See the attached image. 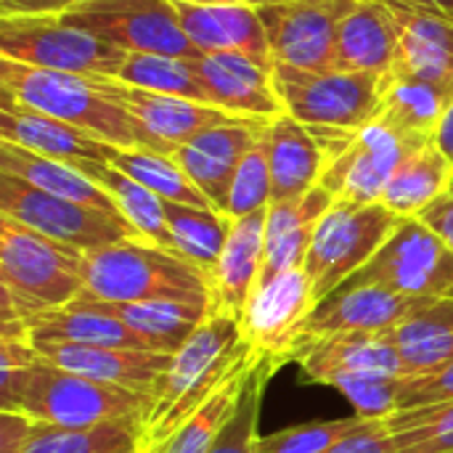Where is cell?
Here are the masks:
<instances>
[{
	"instance_id": "obj_1",
	"label": "cell",
	"mask_w": 453,
	"mask_h": 453,
	"mask_svg": "<svg viewBox=\"0 0 453 453\" xmlns=\"http://www.w3.org/2000/svg\"><path fill=\"white\" fill-rule=\"evenodd\" d=\"M151 395L104 385L48 364L27 340H0V411L24 414L53 427H93L143 419Z\"/></svg>"
},
{
	"instance_id": "obj_2",
	"label": "cell",
	"mask_w": 453,
	"mask_h": 453,
	"mask_svg": "<svg viewBox=\"0 0 453 453\" xmlns=\"http://www.w3.org/2000/svg\"><path fill=\"white\" fill-rule=\"evenodd\" d=\"M82 263V250L0 215L3 337L27 340V319L69 305L85 289Z\"/></svg>"
},
{
	"instance_id": "obj_3",
	"label": "cell",
	"mask_w": 453,
	"mask_h": 453,
	"mask_svg": "<svg viewBox=\"0 0 453 453\" xmlns=\"http://www.w3.org/2000/svg\"><path fill=\"white\" fill-rule=\"evenodd\" d=\"M247 350L250 345L244 342L242 321L236 316L210 313L186 345L173 353L167 372L151 390V409L143 422V449L157 446L196 414Z\"/></svg>"
},
{
	"instance_id": "obj_4",
	"label": "cell",
	"mask_w": 453,
	"mask_h": 453,
	"mask_svg": "<svg viewBox=\"0 0 453 453\" xmlns=\"http://www.w3.org/2000/svg\"><path fill=\"white\" fill-rule=\"evenodd\" d=\"M0 93L109 141L117 149H149L165 154L143 125L106 93L104 77L37 69L0 56Z\"/></svg>"
},
{
	"instance_id": "obj_5",
	"label": "cell",
	"mask_w": 453,
	"mask_h": 453,
	"mask_svg": "<svg viewBox=\"0 0 453 453\" xmlns=\"http://www.w3.org/2000/svg\"><path fill=\"white\" fill-rule=\"evenodd\" d=\"M85 295L104 303H212V276L178 252L130 239L85 252Z\"/></svg>"
},
{
	"instance_id": "obj_6",
	"label": "cell",
	"mask_w": 453,
	"mask_h": 453,
	"mask_svg": "<svg viewBox=\"0 0 453 453\" xmlns=\"http://www.w3.org/2000/svg\"><path fill=\"white\" fill-rule=\"evenodd\" d=\"M308 130L316 135L326 159L319 183L334 199L350 204L380 202L401 162L414 149L433 143L395 127L382 117H374L358 130H332V127H308Z\"/></svg>"
},
{
	"instance_id": "obj_7",
	"label": "cell",
	"mask_w": 453,
	"mask_h": 453,
	"mask_svg": "<svg viewBox=\"0 0 453 453\" xmlns=\"http://www.w3.org/2000/svg\"><path fill=\"white\" fill-rule=\"evenodd\" d=\"M401 220L403 218H398L382 202L350 204L334 199L329 212L321 218L303 263L316 303L356 276L380 252Z\"/></svg>"
},
{
	"instance_id": "obj_8",
	"label": "cell",
	"mask_w": 453,
	"mask_h": 453,
	"mask_svg": "<svg viewBox=\"0 0 453 453\" xmlns=\"http://www.w3.org/2000/svg\"><path fill=\"white\" fill-rule=\"evenodd\" d=\"M0 56L53 72L114 77L127 50L74 29L58 13L0 16Z\"/></svg>"
},
{
	"instance_id": "obj_9",
	"label": "cell",
	"mask_w": 453,
	"mask_h": 453,
	"mask_svg": "<svg viewBox=\"0 0 453 453\" xmlns=\"http://www.w3.org/2000/svg\"><path fill=\"white\" fill-rule=\"evenodd\" d=\"M284 111L305 127L358 130L377 117L382 77L369 72H308L273 64Z\"/></svg>"
},
{
	"instance_id": "obj_10",
	"label": "cell",
	"mask_w": 453,
	"mask_h": 453,
	"mask_svg": "<svg viewBox=\"0 0 453 453\" xmlns=\"http://www.w3.org/2000/svg\"><path fill=\"white\" fill-rule=\"evenodd\" d=\"M58 16L64 24L90 32L127 53H159L188 61L204 56L186 37L173 0H88Z\"/></svg>"
},
{
	"instance_id": "obj_11",
	"label": "cell",
	"mask_w": 453,
	"mask_h": 453,
	"mask_svg": "<svg viewBox=\"0 0 453 453\" xmlns=\"http://www.w3.org/2000/svg\"><path fill=\"white\" fill-rule=\"evenodd\" d=\"M0 215L13 218L56 242L93 252L130 239H143L122 215L45 194L16 175L0 173Z\"/></svg>"
},
{
	"instance_id": "obj_12",
	"label": "cell",
	"mask_w": 453,
	"mask_h": 453,
	"mask_svg": "<svg viewBox=\"0 0 453 453\" xmlns=\"http://www.w3.org/2000/svg\"><path fill=\"white\" fill-rule=\"evenodd\" d=\"M342 287H382L409 297H453V252L419 218H403L380 252Z\"/></svg>"
},
{
	"instance_id": "obj_13",
	"label": "cell",
	"mask_w": 453,
	"mask_h": 453,
	"mask_svg": "<svg viewBox=\"0 0 453 453\" xmlns=\"http://www.w3.org/2000/svg\"><path fill=\"white\" fill-rule=\"evenodd\" d=\"M358 0H273L260 5L273 64L308 72L334 69L337 32Z\"/></svg>"
},
{
	"instance_id": "obj_14",
	"label": "cell",
	"mask_w": 453,
	"mask_h": 453,
	"mask_svg": "<svg viewBox=\"0 0 453 453\" xmlns=\"http://www.w3.org/2000/svg\"><path fill=\"white\" fill-rule=\"evenodd\" d=\"M287 361H295L308 382L326 385V388H332V382L342 377H361V374L406 377L390 329L340 332V334L305 340L289 350Z\"/></svg>"
},
{
	"instance_id": "obj_15",
	"label": "cell",
	"mask_w": 453,
	"mask_h": 453,
	"mask_svg": "<svg viewBox=\"0 0 453 453\" xmlns=\"http://www.w3.org/2000/svg\"><path fill=\"white\" fill-rule=\"evenodd\" d=\"M433 297H409L382 287H340L329 297L319 300L313 311L300 321L295 345L340 332H382L406 321ZM289 348V350H292ZM289 356V353H287Z\"/></svg>"
},
{
	"instance_id": "obj_16",
	"label": "cell",
	"mask_w": 453,
	"mask_h": 453,
	"mask_svg": "<svg viewBox=\"0 0 453 453\" xmlns=\"http://www.w3.org/2000/svg\"><path fill=\"white\" fill-rule=\"evenodd\" d=\"M316 297L305 268H292L260 284L242 316V334L250 348L287 364L300 321L313 311Z\"/></svg>"
},
{
	"instance_id": "obj_17",
	"label": "cell",
	"mask_w": 453,
	"mask_h": 453,
	"mask_svg": "<svg viewBox=\"0 0 453 453\" xmlns=\"http://www.w3.org/2000/svg\"><path fill=\"white\" fill-rule=\"evenodd\" d=\"M194 66L212 106L244 119H273L284 114L273 64L255 61L244 53H204Z\"/></svg>"
},
{
	"instance_id": "obj_18",
	"label": "cell",
	"mask_w": 453,
	"mask_h": 453,
	"mask_svg": "<svg viewBox=\"0 0 453 453\" xmlns=\"http://www.w3.org/2000/svg\"><path fill=\"white\" fill-rule=\"evenodd\" d=\"M104 88L117 104H122L143 125V130L170 157L180 146H186L188 141L202 135L204 130L244 119V117H234L212 104H199V101H188V98H178V96L133 88L117 77H104Z\"/></svg>"
},
{
	"instance_id": "obj_19",
	"label": "cell",
	"mask_w": 453,
	"mask_h": 453,
	"mask_svg": "<svg viewBox=\"0 0 453 453\" xmlns=\"http://www.w3.org/2000/svg\"><path fill=\"white\" fill-rule=\"evenodd\" d=\"M0 141L29 149L40 157L66 162L72 167L82 162L111 165L117 146L101 141L64 119L42 114L5 93H0Z\"/></svg>"
},
{
	"instance_id": "obj_20",
	"label": "cell",
	"mask_w": 453,
	"mask_h": 453,
	"mask_svg": "<svg viewBox=\"0 0 453 453\" xmlns=\"http://www.w3.org/2000/svg\"><path fill=\"white\" fill-rule=\"evenodd\" d=\"M265 122L268 119H236L210 127L173 154V159L183 167V173L218 212L226 204L242 159L260 141Z\"/></svg>"
},
{
	"instance_id": "obj_21",
	"label": "cell",
	"mask_w": 453,
	"mask_h": 453,
	"mask_svg": "<svg viewBox=\"0 0 453 453\" xmlns=\"http://www.w3.org/2000/svg\"><path fill=\"white\" fill-rule=\"evenodd\" d=\"M398 24L393 72L425 80L453 93V19L446 13L388 0Z\"/></svg>"
},
{
	"instance_id": "obj_22",
	"label": "cell",
	"mask_w": 453,
	"mask_h": 453,
	"mask_svg": "<svg viewBox=\"0 0 453 453\" xmlns=\"http://www.w3.org/2000/svg\"><path fill=\"white\" fill-rule=\"evenodd\" d=\"M48 364L80 374L93 382L127 388L151 395L159 377L167 372L173 356L133 348L106 345H32Z\"/></svg>"
},
{
	"instance_id": "obj_23",
	"label": "cell",
	"mask_w": 453,
	"mask_h": 453,
	"mask_svg": "<svg viewBox=\"0 0 453 453\" xmlns=\"http://www.w3.org/2000/svg\"><path fill=\"white\" fill-rule=\"evenodd\" d=\"M265 218L268 207L231 220L226 247L212 268V313L236 316L242 321L263 273Z\"/></svg>"
},
{
	"instance_id": "obj_24",
	"label": "cell",
	"mask_w": 453,
	"mask_h": 453,
	"mask_svg": "<svg viewBox=\"0 0 453 453\" xmlns=\"http://www.w3.org/2000/svg\"><path fill=\"white\" fill-rule=\"evenodd\" d=\"M186 37L202 53H244L255 61L273 64L268 35L252 5H207L173 0Z\"/></svg>"
},
{
	"instance_id": "obj_25",
	"label": "cell",
	"mask_w": 453,
	"mask_h": 453,
	"mask_svg": "<svg viewBox=\"0 0 453 453\" xmlns=\"http://www.w3.org/2000/svg\"><path fill=\"white\" fill-rule=\"evenodd\" d=\"M74 303L106 313L122 321L133 334H138L154 353H178L186 340L199 329V324L212 313V303H183V300H146V303H104L85 292Z\"/></svg>"
},
{
	"instance_id": "obj_26",
	"label": "cell",
	"mask_w": 453,
	"mask_h": 453,
	"mask_svg": "<svg viewBox=\"0 0 453 453\" xmlns=\"http://www.w3.org/2000/svg\"><path fill=\"white\" fill-rule=\"evenodd\" d=\"M332 204H334V196L321 183L297 199L268 204L265 260H263V273H260L257 287L284 271L303 268L311 242L316 236V228Z\"/></svg>"
},
{
	"instance_id": "obj_27",
	"label": "cell",
	"mask_w": 453,
	"mask_h": 453,
	"mask_svg": "<svg viewBox=\"0 0 453 453\" xmlns=\"http://www.w3.org/2000/svg\"><path fill=\"white\" fill-rule=\"evenodd\" d=\"M263 146L271 167V204L308 194L324 173V151L316 135L292 114H279L263 127Z\"/></svg>"
},
{
	"instance_id": "obj_28",
	"label": "cell",
	"mask_w": 453,
	"mask_h": 453,
	"mask_svg": "<svg viewBox=\"0 0 453 453\" xmlns=\"http://www.w3.org/2000/svg\"><path fill=\"white\" fill-rule=\"evenodd\" d=\"M398 56V24L388 0H358L337 32L334 69L390 74Z\"/></svg>"
},
{
	"instance_id": "obj_29",
	"label": "cell",
	"mask_w": 453,
	"mask_h": 453,
	"mask_svg": "<svg viewBox=\"0 0 453 453\" xmlns=\"http://www.w3.org/2000/svg\"><path fill=\"white\" fill-rule=\"evenodd\" d=\"M24 334L29 345H106L149 350L146 342L133 334L122 321L85 308L74 300L64 308L42 311L27 319Z\"/></svg>"
},
{
	"instance_id": "obj_30",
	"label": "cell",
	"mask_w": 453,
	"mask_h": 453,
	"mask_svg": "<svg viewBox=\"0 0 453 453\" xmlns=\"http://www.w3.org/2000/svg\"><path fill=\"white\" fill-rule=\"evenodd\" d=\"M403 374H427L453 361V297H433L390 329Z\"/></svg>"
},
{
	"instance_id": "obj_31",
	"label": "cell",
	"mask_w": 453,
	"mask_h": 453,
	"mask_svg": "<svg viewBox=\"0 0 453 453\" xmlns=\"http://www.w3.org/2000/svg\"><path fill=\"white\" fill-rule=\"evenodd\" d=\"M0 173L16 175L45 194L122 215L117 210L114 199L77 167L50 159V157H40V154L21 149L16 143H8V141H0Z\"/></svg>"
},
{
	"instance_id": "obj_32",
	"label": "cell",
	"mask_w": 453,
	"mask_h": 453,
	"mask_svg": "<svg viewBox=\"0 0 453 453\" xmlns=\"http://www.w3.org/2000/svg\"><path fill=\"white\" fill-rule=\"evenodd\" d=\"M257 350L250 348L242 361L234 366V372L226 377V382L212 393V398L196 411L191 414L183 425H178L165 441H159L157 446L143 449V453H210V449L215 446L218 435L223 433V427L228 425V419L234 417L247 377L255 366Z\"/></svg>"
},
{
	"instance_id": "obj_33",
	"label": "cell",
	"mask_w": 453,
	"mask_h": 453,
	"mask_svg": "<svg viewBox=\"0 0 453 453\" xmlns=\"http://www.w3.org/2000/svg\"><path fill=\"white\" fill-rule=\"evenodd\" d=\"M453 188V165L433 143L414 149L390 178L382 204L398 218H419L433 202Z\"/></svg>"
},
{
	"instance_id": "obj_34",
	"label": "cell",
	"mask_w": 453,
	"mask_h": 453,
	"mask_svg": "<svg viewBox=\"0 0 453 453\" xmlns=\"http://www.w3.org/2000/svg\"><path fill=\"white\" fill-rule=\"evenodd\" d=\"M451 101L453 93L438 85L409 77L403 72H390L382 77V98L377 117L393 122L395 127L417 138L435 141V130Z\"/></svg>"
},
{
	"instance_id": "obj_35",
	"label": "cell",
	"mask_w": 453,
	"mask_h": 453,
	"mask_svg": "<svg viewBox=\"0 0 453 453\" xmlns=\"http://www.w3.org/2000/svg\"><path fill=\"white\" fill-rule=\"evenodd\" d=\"M77 170L85 173L93 183H98L114 199V204L122 212V218L146 242H151L157 247H165L170 252H178L175 250V239H173L170 226H167L165 199H159L154 191H149L146 186H141L138 180H133L130 175H125L114 165H106V162H82V165H77Z\"/></svg>"
},
{
	"instance_id": "obj_36",
	"label": "cell",
	"mask_w": 453,
	"mask_h": 453,
	"mask_svg": "<svg viewBox=\"0 0 453 453\" xmlns=\"http://www.w3.org/2000/svg\"><path fill=\"white\" fill-rule=\"evenodd\" d=\"M143 451V419H117L93 427L40 425L19 453H138Z\"/></svg>"
},
{
	"instance_id": "obj_37",
	"label": "cell",
	"mask_w": 453,
	"mask_h": 453,
	"mask_svg": "<svg viewBox=\"0 0 453 453\" xmlns=\"http://www.w3.org/2000/svg\"><path fill=\"white\" fill-rule=\"evenodd\" d=\"M165 215L178 255L212 276V268L231 231V218L210 207H191L178 202H165Z\"/></svg>"
},
{
	"instance_id": "obj_38",
	"label": "cell",
	"mask_w": 453,
	"mask_h": 453,
	"mask_svg": "<svg viewBox=\"0 0 453 453\" xmlns=\"http://www.w3.org/2000/svg\"><path fill=\"white\" fill-rule=\"evenodd\" d=\"M111 165L154 191L165 202L191 204V207H210V199L194 186V180L183 173V167L170 154H157L149 149H117Z\"/></svg>"
},
{
	"instance_id": "obj_39",
	"label": "cell",
	"mask_w": 453,
	"mask_h": 453,
	"mask_svg": "<svg viewBox=\"0 0 453 453\" xmlns=\"http://www.w3.org/2000/svg\"><path fill=\"white\" fill-rule=\"evenodd\" d=\"M114 77L133 88L210 104L204 96L199 72H196L194 61H188V58L159 56V53H127Z\"/></svg>"
},
{
	"instance_id": "obj_40",
	"label": "cell",
	"mask_w": 453,
	"mask_h": 453,
	"mask_svg": "<svg viewBox=\"0 0 453 453\" xmlns=\"http://www.w3.org/2000/svg\"><path fill=\"white\" fill-rule=\"evenodd\" d=\"M281 361L276 356H265L257 353L255 366L247 377L242 401L234 411V417L228 419V425L223 427V433L218 435L215 446L210 453H255L257 443V425H260V411H263V398H265V388L271 382V377L279 372Z\"/></svg>"
},
{
	"instance_id": "obj_41",
	"label": "cell",
	"mask_w": 453,
	"mask_h": 453,
	"mask_svg": "<svg viewBox=\"0 0 453 453\" xmlns=\"http://www.w3.org/2000/svg\"><path fill=\"white\" fill-rule=\"evenodd\" d=\"M385 427L395 453H453V401L395 411Z\"/></svg>"
},
{
	"instance_id": "obj_42",
	"label": "cell",
	"mask_w": 453,
	"mask_h": 453,
	"mask_svg": "<svg viewBox=\"0 0 453 453\" xmlns=\"http://www.w3.org/2000/svg\"><path fill=\"white\" fill-rule=\"evenodd\" d=\"M380 419H364L358 414L342 419H316L273 435H263L255 443V453H326L337 443L369 430Z\"/></svg>"
},
{
	"instance_id": "obj_43",
	"label": "cell",
	"mask_w": 453,
	"mask_h": 453,
	"mask_svg": "<svg viewBox=\"0 0 453 453\" xmlns=\"http://www.w3.org/2000/svg\"><path fill=\"white\" fill-rule=\"evenodd\" d=\"M271 194H273L271 167H268V157H265V146H263V133H260V141L242 159L220 212L226 218H231V220L252 215V212L265 210L271 204Z\"/></svg>"
},
{
	"instance_id": "obj_44",
	"label": "cell",
	"mask_w": 453,
	"mask_h": 453,
	"mask_svg": "<svg viewBox=\"0 0 453 453\" xmlns=\"http://www.w3.org/2000/svg\"><path fill=\"white\" fill-rule=\"evenodd\" d=\"M398 382L401 377L361 374V377H342L332 382V388L350 401L358 417L385 422L398 411Z\"/></svg>"
},
{
	"instance_id": "obj_45",
	"label": "cell",
	"mask_w": 453,
	"mask_h": 453,
	"mask_svg": "<svg viewBox=\"0 0 453 453\" xmlns=\"http://www.w3.org/2000/svg\"><path fill=\"white\" fill-rule=\"evenodd\" d=\"M453 401V361L435 372L401 377L398 382V411L435 406Z\"/></svg>"
},
{
	"instance_id": "obj_46",
	"label": "cell",
	"mask_w": 453,
	"mask_h": 453,
	"mask_svg": "<svg viewBox=\"0 0 453 453\" xmlns=\"http://www.w3.org/2000/svg\"><path fill=\"white\" fill-rule=\"evenodd\" d=\"M40 430V422L16 414L0 411V453H19Z\"/></svg>"
},
{
	"instance_id": "obj_47",
	"label": "cell",
	"mask_w": 453,
	"mask_h": 453,
	"mask_svg": "<svg viewBox=\"0 0 453 453\" xmlns=\"http://www.w3.org/2000/svg\"><path fill=\"white\" fill-rule=\"evenodd\" d=\"M326 453H395V446H393V435L388 433L385 422H374L369 430L337 443Z\"/></svg>"
},
{
	"instance_id": "obj_48",
	"label": "cell",
	"mask_w": 453,
	"mask_h": 453,
	"mask_svg": "<svg viewBox=\"0 0 453 453\" xmlns=\"http://www.w3.org/2000/svg\"><path fill=\"white\" fill-rule=\"evenodd\" d=\"M419 220L443 239V244L453 252V188L449 194H443L438 202H433L422 215Z\"/></svg>"
},
{
	"instance_id": "obj_49",
	"label": "cell",
	"mask_w": 453,
	"mask_h": 453,
	"mask_svg": "<svg viewBox=\"0 0 453 453\" xmlns=\"http://www.w3.org/2000/svg\"><path fill=\"white\" fill-rule=\"evenodd\" d=\"M88 0H0V16L11 13H64L72 5Z\"/></svg>"
},
{
	"instance_id": "obj_50",
	"label": "cell",
	"mask_w": 453,
	"mask_h": 453,
	"mask_svg": "<svg viewBox=\"0 0 453 453\" xmlns=\"http://www.w3.org/2000/svg\"><path fill=\"white\" fill-rule=\"evenodd\" d=\"M435 146L449 157V162L453 165V101L451 106L446 109V114H443L438 130H435Z\"/></svg>"
},
{
	"instance_id": "obj_51",
	"label": "cell",
	"mask_w": 453,
	"mask_h": 453,
	"mask_svg": "<svg viewBox=\"0 0 453 453\" xmlns=\"http://www.w3.org/2000/svg\"><path fill=\"white\" fill-rule=\"evenodd\" d=\"M398 3H409V5H419V8H430L438 13H446L453 19V0H398Z\"/></svg>"
},
{
	"instance_id": "obj_52",
	"label": "cell",
	"mask_w": 453,
	"mask_h": 453,
	"mask_svg": "<svg viewBox=\"0 0 453 453\" xmlns=\"http://www.w3.org/2000/svg\"><path fill=\"white\" fill-rule=\"evenodd\" d=\"M188 3H207V5H252V8H260V5H268L273 0H188Z\"/></svg>"
},
{
	"instance_id": "obj_53",
	"label": "cell",
	"mask_w": 453,
	"mask_h": 453,
	"mask_svg": "<svg viewBox=\"0 0 453 453\" xmlns=\"http://www.w3.org/2000/svg\"><path fill=\"white\" fill-rule=\"evenodd\" d=\"M138 453H143V451H138Z\"/></svg>"
}]
</instances>
